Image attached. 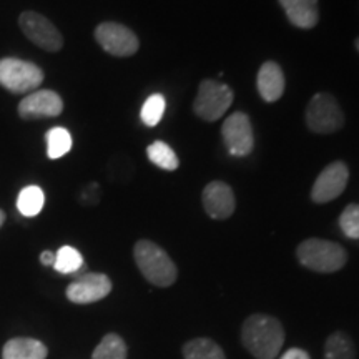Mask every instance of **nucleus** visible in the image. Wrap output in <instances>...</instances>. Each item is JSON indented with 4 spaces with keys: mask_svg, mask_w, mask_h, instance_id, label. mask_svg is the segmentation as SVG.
<instances>
[{
    "mask_svg": "<svg viewBox=\"0 0 359 359\" xmlns=\"http://www.w3.org/2000/svg\"><path fill=\"white\" fill-rule=\"evenodd\" d=\"M111 291L110 278L103 273H83L67 286V298L75 304L97 303L107 298Z\"/></svg>",
    "mask_w": 359,
    "mask_h": 359,
    "instance_id": "nucleus-10",
    "label": "nucleus"
},
{
    "mask_svg": "<svg viewBox=\"0 0 359 359\" xmlns=\"http://www.w3.org/2000/svg\"><path fill=\"white\" fill-rule=\"evenodd\" d=\"M296 257L304 268L316 273H336L348 262V253L334 241L309 238L296 248Z\"/></svg>",
    "mask_w": 359,
    "mask_h": 359,
    "instance_id": "nucleus-3",
    "label": "nucleus"
},
{
    "mask_svg": "<svg viewBox=\"0 0 359 359\" xmlns=\"http://www.w3.org/2000/svg\"><path fill=\"white\" fill-rule=\"evenodd\" d=\"M222 135L224 145L233 156H246L253 150V127H251L250 116L243 111H235L224 120Z\"/></svg>",
    "mask_w": 359,
    "mask_h": 359,
    "instance_id": "nucleus-9",
    "label": "nucleus"
},
{
    "mask_svg": "<svg viewBox=\"0 0 359 359\" xmlns=\"http://www.w3.org/2000/svg\"><path fill=\"white\" fill-rule=\"evenodd\" d=\"M306 125L314 133H334L344 125V114L330 93H316L306 107Z\"/></svg>",
    "mask_w": 359,
    "mask_h": 359,
    "instance_id": "nucleus-6",
    "label": "nucleus"
},
{
    "mask_svg": "<svg viewBox=\"0 0 359 359\" xmlns=\"http://www.w3.org/2000/svg\"><path fill=\"white\" fill-rule=\"evenodd\" d=\"M80 203L83 205H97L98 201H100V185L98 183H90V185H87L82 190V193H80Z\"/></svg>",
    "mask_w": 359,
    "mask_h": 359,
    "instance_id": "nucleus-26",
    "label": "nucleus"
},
{
    "mask_svg": "<svg viewBox=\"0 0 359 359\" xmlns=\"http://www.w3.org/2000/svg\"><path fill=\"white\" fill-rule=\"evenodd\" d=\"M339 228L344 236L359 240V205L351 203L343 210L339 217Z\"/></svg>",
    "mask_w": 359,
    "mask_h": 359,
    "instance_id": "nucleus-25",
    "label": "nucleus"
},
{
    "mask_svg": "<svg viewBox=\"0 0 359 359\" xmlns=\"http://www.w3.org/2000/svg\"><path fill=\"white\" fill-rule=\"evenodd\" d=\"M233 103V90L217 80H203L198 87L193 111L206 122H217L230 110Z\"/></svg>",
    "mask_w": 359,
    "mask_h": 359,
    "instance_id": "nucleus-5",
    "label": "nucleus"
},
{
    "mask_svg": "<svg viewBox=\"0 0 359 359\" xmlns=\"http://www.w3.org/2000/svg\"><path fill=\"white\" fill-rule=\"evenodd\" d=\"M95 40L107 53L114 57H132L140 42L133 30L116 22H103L95 29Z\"/></svg>",
    "mask_w": 359,
    "mask_h": 359,
    "instance_id": "nucleus-8",
    "label": "nucleus"
},
{
    "mask_svg": "<svg viewBox=\"0 0 359 359\" xmlns=\"http://www.w3.org/2000/svg\"><path fill=\"white\" fill-rule=\"evenodd\" d=\"M183 358L185 359H226L224 351L219 344L208 338H196L185 343L183 346Z\"/></svg>",
    "mask_w": 359,
    "mask_h": 359,
    "instance_id": "nucleus-18",
    "label": "nucleus"
},
{
    "mask_svg": "<svg viewBox=\"0 0 359 359\" xmlns=\"http://www.w3.org/2000/svg\"><path fill=\"white\" fill-rule=\"evenodd\" d=\"M147 156L151 163L161 170H167V172H173L180 167V160L172 147L167 145L165 142H154L150 147L147 148Z\"/></svg>",
    "mask_w": 359,
    "mask_h": 359,
    "instance_id": "nucleus-20",
    "label": "nucleus"
},
{
    "mask_svg": "<svg viewBox=\"0 0 359 359\" xmlns=\"http://www.w3.org/2000/svg\"><path fill=\"white\" fill-rule=\"evenodd\" d=\"M45 140H47V155L52 160L62 158L72 150V135L64 127H53L48 130Z\"/></svg>",
    "mask_w": 359,
    "mask_h": 359,
    "instance_id": "nucleus-22",
    "label": "nucleus"
},
{
    "mask_svg": "<svg viewBox=\"0 0 359 359\" xmlns=\"http://www.w3.org/2000/svg\"><path fill=\"white\" fill-rule=\"evenodd\" d=\"M349 180L348 165L343 161H334L320 173L311 190V200L314 203H327L333 201L346 190Z\"/></svg>",
    "mask_w": 359,
    "mask_h": 359,
    "instance_id": "nucleus-11",
    "label": "nucleus"
},
{
    "mask_svg": "<svg viewBox=\"0 0 359 359\" xmlns=\"http://www.w3.org/2000/svg\"><path fill=\"white\" fill-rule=\"evenodd\" d=\"M325 359H356L353 339L343 331H334L325 343Z\"/></svg>",
    "mask_w": 359,
    "mask_h": 359,
    "instance_id": "nucleus-17",
    "label": "nucleus"
},
{
    "mask_svg": "<svg viewBox=\"0 0 359 359\" xmlns=\"http://www.w3.org/2000/svg\"><path fill=\"white\" fill-rule=\"evenodd\" d=\"M133 258L143 278L151 285L167 288L177 281L178 269L168 253L150 240H140L133 246Z\"/></svg>",
    "mask_w": 359,
    "mask_h": 359,
    "instance_id": "nucleus-2",
    "label": "nucleus"
},
{
    "mask_svg": "<svg viewBox=\"0 0 359 359\" xmlns=\"http://www.w3.org/2000/svg\"><path fill=\"white\" fill-rule=\"evenodd\" d=\"M45 203L43 190L40 187L30 185L19 193L17 208L24 217H37L42 212Z\"/></svg>",
    "mask_w": 359,
    "mask_h": 359,
    "instance_id": "nucleus-21",
    "label": "nucleus"
},
{
    "mask_svg": "<svg viewBox=\"0 0 359 359\" xmlns=\"http://www.w3.org/2000/svg\"><path fill=\"white\" fill-rule=\"evenodd\" d=\"M48 349L34 338H13L4 346L2 359H47Z\"/></svg>",
    "mask_w": 359,
    "mask_h": 359,
    "instance_id": "nucleus-16",
    "label": "nucleus"
},
{
    "mask_svg": "<svg viewBox=\"0 0 359 359\" xmlns=\"http://www.w3.org/2000/svg\"><path fill=\"white\" fill-rule=\"evenodd\" d=\"M43 82V70L15 57L0 58V85L15 95H29Z\"/></svg>",
    "mask_w": 359,
    "mask_h": 359,
    "instance_id": "nucleus-4",
    "label": "nucleus"
},
{
    "mask_svg": "<svg viewBox=\"0 0 359 359\" xmlns=\"http://www.w3.org/2000/svg\"><path fill=\"white\" fill-rule=\"evenodd\" d=\"M55 271L62 275H79L85 271L83 257L74 246H62L55 255V263H53Z\"/></svg>",
    "mask_w": 359,
    "mask_h": 359,
    "instance_id": "nucleus-19",
    "label": "nucleus"
},
{
    "mask_svg": "<svg viewBox=\"0 0 359 359\" xmlns=\"http://www.w3.org/2000/svg\"><path fill=\"white\" fill-rule=\"evenodd\" d=\"M92 359H127V344L123 338L115 333L103 336L92 354Z\"/></svg>",
    "mask_w": 359,
    "mask_h": 359,
    "instance_id": "nucleus-23",
    "label": "nucleus"
},
{
    "mask_svg": "<svg viewBox=\"0 0 359 359\" xmlns=\"http://www.w3.org/2000/svg\"><path fill=\"white\" fill-rule=\"evenodd\" d=\"M285 330L271 314L257 313L246 318L241 326V343L257 359H275L285 344Z\"/></svg>",
    "mask_w": 359,
    "mask_h": 359,
    "instance_id": "nucleus-1",
    "label": "nucleus"
},
{
    "mask_svg": "<svg viewBox=\"0 0 359 359\" xmlns=\"http://www.w3.org/2000/svg\"><path fill=\"white\" fill-rule=\"evenodd\" d=\"M4 223H6V213H4L2 210H0V228L4 226Z\"/></svg>",
    "mask_w": 359,
    "mask_h": 359,
    "instance_id": "nucleus-29",
    "label": "nucleus"
},
{
    "mask_svg": "<svg viewBox=\"0 0 359 359\" xmlns=\"http://www.w3.org/2000/svg\"><path fill=\"white\" fill-rule=\"evenodd\" d=\"M258 92L264 102H276L285 93V75L276 62L268 60L258 72Z\"/></svg>",
    "mask_w": 359,
    "mask_h": 359,
    "instance_id": "nucleus-14",
    "label": "nucleus"
},
{
    "mask_svg": "<svg viewBox=\"0 0 359 359\" xmlns=\"http://www.w3.org/2000/svg\"><path fill=\"white\" fill-rule=\"evenodd\" d=\"M354 45H356V50L359 52V37L356 39V43H354Z\"/></svg>",
    "mask_w": 359,
    "mask_h": 359,
    "instance_id": "nucleus-30",
    "label": "nucleus"
},
{
    "mask_svg": "<svg viewBox=\"0 0 359 359\" xmlns=\"http://www.w3.org/2000/svg\"><path fill=\"white\" fill-rule=\"evenodd\" d=\"M201 201L206 215L213 219H226L235 213L236 200L231 187L224 182H212L201 193Z\"/></svg>",
    "mask_w": 359,
    "mask_h": 359,
    "instance_id": "nucleus-13",
    "label": "nucleus"
},
{
    "mask_svg": "<svg viewBox=\"0 0 359 359\" xmlns=\"http://www.w3.org/2000/svg\"><path fill=\"white\" fill-rule=\"evenodd\" d=\"M17 111L22 120L53 118L64 111V100L53 90H35L25 95Z\"/></svg>",
    "mask_w": 359,
    "mask_h": 359,
    "instance_id": "nucleus-12",
    "label": "nucleus"
},
{
    "mask_svg": "<svg viewBox=\"0 0 359 359\" xmlns=\"http://www.w3.org/2000/svg\"><path fill=\"white\" fill-rule=\"evenodd\" d=\"M280 359H311V358H309V354L304 351V349L291 348L285 354H283Z\"/></svg>",
    "mask_w": 359,
    "mask_h": 359,
    "instance_id": "nucleus-27",
    "label": "nucleus"
},
{
    "mask_svg": "<svg viewBox=\"0 0 359 359\" xmlns=\"http://www.w3.org/2000/svg\"><path fill=\"white\" fill-rule=\"evenodd\" d=\"M280 6L298 29H313L320 20L318 0H280Z\"/></svg>",
    "mask_w": 359,
    "mask_h": 359,
    "instance_id": "nucleus-15",
    "label": "nucleus"
},
{
    "mask_svg": "<svg viewBox=\"0 0 359 359\" xmlns=\"http://www.w3.org/2000/svg\"><path fill=\"white\" fill-rule=\"evenodd\" d=\"M165 110H167V100L161 93H154L150 95L143 103L142 107V122L147 125V127H156L160 123V120L163 118Z\"/></svg>",
    "mask_w": 359,
    "mask_h": 359,
    "instance_id": "nucleus-24",
    "label": "nucleus"
},
{
    "mask_svg": "<svg viewBox=\"0 0 359 359\" xmlns=\"http://www.w3.org/2000/svg\"><path fill=\"white\" fill-rule=\"evenodd\" d=\"M40 262L45 266H53V263H55V255L52 253V251H43L42 255H40Z\"/></svg>",
    "mask_w": 359,
    "mask_h": 359,
    "instance_id": "nucleus-28",
    "label": "nucleus"
},
{
    "mask_svg": "<svg viewBox=\"0 0 359 359\" xmlns=\"http://www.w3.org/2000/svg\"><path fill=\"white\" fill-rule=\"evenodd\" d=\"M19 27L22 34L25 35L30 42L43 48L47 52H60L64 47V37H62L60 30L53 25L52 20L42 13L27 11L20 13Z\"/></svg>",
    "mask_w": 359,
    "mask_h": 359,
    "instance_id": "nucleus-7",
    "label": "nucleus"
}]
</instances>
